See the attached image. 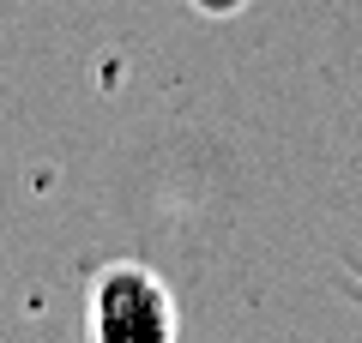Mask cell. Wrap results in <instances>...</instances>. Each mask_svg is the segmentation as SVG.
<instances>
[{
	"instance_id": "2",
	"label": "cell",
	"mask_w": 362,
	"mask_h": 343,
	"mask_svg": "<svg viewBox=\"0 0 362 343\" xmlns=\"http://www.w3.org/2000/svg\"><path fill=\"white\" fill-rule=\"evenodd\" d=\"M194 6H199V13H211V18H223V13H242L247 0H194Z\"/></svg>"
},
{
	"instance_id": "1",
	"label": "cell",
	"mask_w": 362,
	"mask_h": 343,
	"mask_svg": "<svg viewBox=\"0 0 362 343\" xmlns=\"http://www.w3.org/2000/svg\"><path fill=\"white\" fill-rule=\"evenodd\" d=\"M181 313L169 283L139 259H115L90 283V343H175Z\"/></svg>"
}]
</instances>
